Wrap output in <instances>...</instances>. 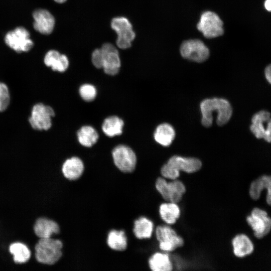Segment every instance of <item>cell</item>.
I'll use <instances>...</instances> for the list:
<instances>
[{"label": "cell", "mask_w": 271, "mask_h": 271, "mask_svg": "<svg viewBox=\"0 0 271 271\" xmlns=\"http://www.w3.org/2000/svg\"><path fill=\"white\" fill-rule=\"evenodd\" d=\"M200 107L202 113V124L205 127L212 125L213 112L217 113L216 122L219 125L226 124L230 119L232 113L230 103L223 98L205 99L201 102Z\"/></svg>", "instance_id": "6da1fadb"}, {"label": "cell", "mask_w": 271, "mask_h": 271, "mask_svg": "<svg viewBox=\"0 0 271 271\" xmlns=\"http://www.w3.org/2000/svg\"><path fill=\"white\" fill-rule=\"evenodd\" d=\"M63 243L59 239L40 238L35 246L36 258L40 263L52 265L62 255Z\"/></svg>", "instance_id": "7a4b0ae2"}, {"label": "cell", "mask_w": 271, "mask_h": 271, "mask_svg": "<svg viewBox=\"0 0 271 271\" xmlns=\"http://www.w3.org/2000/svg\"><path fill=\"white\" fill-rule=\"evenodd\" d=\"M197 28L205 37L209 39L219 37L224 33L222 21L212 11H205L201 14Z\"/></svg>", "instance_id": "3957f363"}, {"label": "cell", "mask_w": 271, "mask_h": 271, "mask_svg": "<svg viewBox=\"0 0 271 271\" xmlns=\"http://www.w3.org/2000/svg\"><path fill=\"white\" fill-rule=\"evenodd\" d=\"M111 27L117 35L116 42L117 47L121 49L129 48L136 34L129 20L123 17L114 18L111 22Z\"/></svg>", "instance_id": "277c9868"}, {"label": "cell", "mask_w": 271, "mask_h": 271, "mask_svg": "<svg viewBox=\"0 0 271 271\" xmlns=\"http://www.w3.org/2000/svg\"><path fill=\"white\" fill-rule=\"evenodd\" d=\"M180 52L184 58L199 63L206 60L210 54L205 44L196 39L184 41L181 45Z\"/></svg>", "instance_id": "5b68a950"}, {"label": "cell", "mask_w": 271, "mask_h": 271, "mask_svg": "<svg viewBox=\"0 0 271 271\" xmlns=\"http://www.w3.org/2000/svg\"><path fill=\"white\" fill-rule=\"evenodd\" d=\"M112 155L116 167L124 173L134 171L137 164V157L133 151L128 146L119 145L112 150Z\"/></svg>", "instance_id": "8992f818"}, {"label": "cell", "mask_w": 271, "mask_h": 271, "mask_svg": "<svg viewBox=\"0 0 271 271\" xmlns=\"http://www.w3.org/2000/svg\"><path fill=\"white\" fill-rule=\"evenodd\" d=\"M54 115V111L51 106L39 103L33 106L29 121L35 129L48 130L52 126V118Z\"/></svg>", "instance_id": "52a82bcc"}, {"label": "cell", "mask_w": 271, "mask_h": 271, "mask_svg": "<svg viewBox=\"0 0 271 271\" xmlns=\"http://www.w3.org/2000/svg\"><path fill=\"white\" fill-rule=\"evenodd\" d=\"M5 41L9 47L18 53L27 52L33 46L29 32L22 27L9 32L5 36Z\"/></svg>", "instance_id": "ba28073f"}, {"label": "cell", "mask_w": 271, "mask_h": 271, "mask_svg": "<svg viewBox=\"0 0 271 271\" xmlns=\"http://www.w3.org/2000/svg\"><path fill=\"white\" fill-rule=\"evenodd\" d=\"M246 221L254 232V236L261 238L266 235L271 230V218L267 212L258 208H254Z\"/></svg>", "instance_id": "9c48e42d"}, {"label": "cell", "mask_w": 271, "mask_h": 271, "mask_svg": "<svg viewBox=\"0 0 271 271\" xmlns=\"http://www.w3.org/2000/svg\"><path fill=\"white\" fill-rule=\"evenodd\" d=\"M250 129L257 139L271 143V114L264 110L255 113L251 118Z\"/></svg>", "instance_id": "30bf717a"}, {"label": "cell", "mask_w": 271, "mask_h": 271, "mask_svg": "<svg viewBox=\"0 0 271 271\" xmlns=\"http://www.w3.org/2000/svg\"><path fill=\"white\" fill-rule=\"evenodd\" d=\"M160 248L165 251H172L184 244L183 239L171 227L160 225L156 230Z\"/></svg>", "instance_id": "8fae6325"}, {"label": "cell", "mask_w": 271, "mask_h": 271, "mask_svg": "<svg viewBox=\"0 0 271 271\" xmlns=\"http://www.w3.org/2000/svg\"><path fill=\"white\" fill-rule=\"evenodd\" d=\"M103 56L102 68L104 72L110 75L117 74L121 66L119 53L112 44L106 43L100 48Z\"/></svg>", "instance_id": "7c38bea8"}, {"label": "cell", "mask_w": 271, "mask_h": 271, "mask_svg": "<svg viewBox=\"0 0 271 271\" xmlns=\"http://www.w3.org/2000/svg\"><path fill=\"white\" fill-rule=\"evenodd\" d=\"M34 29L41 34L49 35L51 34L55 26V19L47 10L37 9L33 14Z\"/></svg>", "instance_id": "4fadbf2b"}, {"label": "cell", "mask_w": 271, "mask_h": 271, "mask_svg": "<svg viewBox=\"0 0 271 271\" xmlns=\"http://www.w3.org/2000/svg\"><path fill=\"white\" fill-rule=\"evenodd\" d=\"M176 170L187 173L197 172L201 168L202 163L195 158H186L179 156L171 157L167 163Z\"/></svg>", "instance_id": "5bb4252c"}, {"label": "cell", "mask_w": 271, "mask_h": 271, "mask_svg": "<svg viewBox=\"0 0 271 271\" xmlns=\"http://www.w3.org/2000/svg\"><path fill=\"white\" fill-rule=\"evenodd\" d=\"M34 230L40 238H50L53 234H58L60 228L57 223L46 218H40L37 220Z\"/></svg>", "instance_id": "9a60e30c"}, {"label": "cell", "mask_w": 271, "mask_h": 271, "mask_svg": "<svg viewBox=\"0 0 271 271\" xmlns=\"http://www.w3.org/2000/svg\"><path fill=\"white\" fill-rule=\"evenodd\" d=\"M44 63L48 67H51L54 71L63 72L69 66V60L64 54H60L55 50L49 51L44 57Z\"/></svg>", "instance_id": "2e32d148"}, {"label": "cell", "mask_w": 271, "mask_h": 271, "mask_svg": "<svg viewBox=\"0 0 271 271\" xmlns=\"http://www.w3.org/2000/svg\"><path fill=\"white\" fill-rule=\"evenodd\" d=\"M84 167L82 160L73 157L67 159L62 165V171L66 178L70 180H76L82 174Z\"/></svg>", "instance_id": "e0dca14e"}, {"label": "cell", "mask_w": 271, "mask_h": 271, "mask_svg": "<svg viewBox=\"0 0 271 271\" xmlns=\"http://www.w3.org/2000/svg\"><path fill=\"white\" fill-rule=\"evenodd\" d=\"M233 252L235 256L243 257L251 254L254 249L253 243L245 234L236 235L232 239Z\"/></svg>", "instance_id": "ac0fdd59"}, {"label": "cell", "mask_w": 271, "mask_h": 271, "mask_svg": "<svg viewBox=\"0 0 271 271\" xmlns=\"http://www.w3.org/2000/svg\"><path fill=\"white\" fill-rule=\"evenodd\" d=\"M155 141L164 147L170 146L174 140L175 131L172 125L167 123L160 124L154 132Z\"/></svg>", "instance_id": "d6986e66"}, {"label": "cell", "mask_w": 271, "mask_h": 271, "mask_svg": "<svg viewBox=\"0 0 271 271\" xmlns=\"http://www.w3.org/2000/svg\"><path fill=\"white\" fill-rule=\"evenodd\" d=\"M159 212L162 220L168 224H174L180 216L179 207L171 202L161 204Z\"/></svg>", "instance_id": "ffe728a7"}, {"label": "cell", "mask_w": 271, "mask_h": 271, "mask_svg": "<svg viewBox=\"0 0 271 271\" xmlns=\"http://www.w3.org/2000/svg\"><path fill=\"white\" fill-rule=\"evenodd\" d=\"M124 122L119 117L113 115L106 118L102 124L103 132L108 137H113L122 132Z\"/></svg>", "instance_id": "44dd1931"}, {"label": "cell", "mask_w": 271, "mask_h": 271, "mask_svg": "<svg viewBox=\"0 0 271 271\" xmlns=\"http://www.w3.org/2000/svg\"><path fill=\"white\" fill-rule=\"evenodd\" d=\"M150 268L153 271H170L173 264L167 254L156 252L149 260Z\"/></svg>", "instance_id": "7402d4cb"}, {"label": "cell", "mask_w": 271, "mask_h": 271, "mask_svg": "<svg viewBox=\"0 0 271 271\" xmlns=\"http://www.w3.org/2000/svg\"><path fill=\"white\" fill-rule=\"evenodd\" d=\"M79 143L83 146L91 147L98 139V133L92 127L89 125L82 126L77 132Z\"/></svg>", "instance_id": "603a6c76"}, {"label": "cell", "mask_w": 271, "mask_h": 271, "mask_svg": "<svg viewBox=\"0 0 271 271\" xmlns=\"http://www.w3.org/2000/svg\"><path fill=\"white\" fill-rule=\"evenodd\" d=\"M154 225L149 219L141 217L134 222L133 233L139 239L149 238L152 236Z\"/></svg>", "instance_id": "cb8c5ba5"}, {"label": "cell", "mask_w": 271, "mask_h": 271, "mask_svg": "<svg viewBox=\"0 0 271 271\" xmlns=\"http://www.w3.org/2000/svg\"><path fill=\"white\" fill-rule=\"evenodd\" d=\"M107 243L111 249L122 251L127 247V238L123 230H112L108 235Z\"/></svg>", "instance_id": "d4e9b609"}, {"label": "cell", "mask_w": 271, "mask_h": 271, "mask_svg": "<svg viewBox=\"0 0 271 271\" xmlns=\"http://www.w3.org/2000/svg\"><path fill=\"white\" fill-rule=\"evenodd\" d=\"M9 250L13 255V259L16 263H24L27 262L31 256V252L28 247L24 244L16 242L12 244Z\"/></svg>", "instance_id": "484cf974"}, {"label": "cell", "mask_w": 271, "mask_h": 271, "mask_svg": "<svg viewBox=\"0 0 271 271\" xmlns=\"http://www.w3.org/2000/svg\"><path fill=\"white\" fill-rule=\"evenodd\" d=\"M185 191V185L180 181L175 179L168 182V201L176 203L179 202Z\"/></svg>", "instance_id": "4316f807"}, {"label": "cell", "mask_w": 271, "mask_h": 271, "mask_svg": "<svg viewBox=\"0 0 271 271\" xmlns=\"http://www.w3.org/2000/svg\"><path fill=\"white\" fill-rule=\"evenodd\" d=\"M79 92L81 97L87 102L93 100L97 94L96 88L90 84L82 85L79 88Z\"/></svg>", "instance_id": "83f0119b"}, {"label": "cell", "mask_w": 271, "mask_h": 271, "mask_svg": "<svg viewBox=\"0 0 271 271\" xmlns=\"http://www.w3.org/2000/svg\"><path fill=\"white\" fill-rule=\"evenodd\" d=\"M256 181L261 192L264 189L267 190L266 201L268 205H271V176H261L256 179Z\"/></svg>", "instance_id": "f1b7e54d"}, {"label": "cell", "mask_w": 271, "mask_h": 271, "mask_svg": "<svg viewBox=\"0 0 271 271\" xmlns=\"http://www.w3.org/2000/svg\"><path fill=\"white\" fill-rule=\"evenodd\" d=\"M10 102V96L7 86L0 82V112L5 110Z\"/></svg>", "instance_id": "f546056e"}, {"label": "cell", "mask_w": 271, "mask_h": 271, "mask_svg": "<svg viewBox=\"0 0 271 271\" xmlns=\"http://www.w3.org/2000/svg\"><path fill=\"white\" fill-rule=\"evenodd\" d=\"M161 173L164 178L173 180L177 179L180 176V172L167 163L163 166L161 170Z\"/></svg>", "instance_id": "4dcf8cb0"}, {"label": "cell", "mask_w": 271, "mask_h": 271, "mask_svg": "<svg viewBox=\"0 0 271 271\" xmlns=\"http://www.w3.org/2000/svg\"><path fill=\"white\" fill-rule=\"evenodd\" d=\"M168 182L164 178H158L156 182V188L165 200L168 201Z\"/></svg>", "instance_id": "1f68e13d"}, {"label": "cell", "mask_w": 271, "mask_h": 271, "mask_svg": "<svg viewBox=\"0 0 271 271\" xmlns=\"http://www.w3.org/2000/svg\"><path fill=\"white\" fill-rule=\"evenodd\" d=\"M91 60L93 65L97 68H102L103 56L101 49H96L92 53Z\"/></svg>", "instance_id": "d6a6232c"}, {"label": "cell", "mask_w": 271, "mask_h": 271, "mask_svg": "<svg viewBox=\"0 0 271 271\" xmlns=\"http://www.w3.org/2000/svg\"><path fill=\"white\" fill-rule=\"evenodd\" d=\"M264 74L266 79L271 84V64L267 65L265 68Z\"/></svg>", "instance_id": "836d02e7"}, {"label": "cell", "mask_w": 271, "mask_h": 271, "mask_svg": "<svg viewBox=\"0 0 271 271\" xmlns=\"http://www.w3.org/2000/svg\"><path fill=\"white\" fill-rule=\"evenodd\" d=\"M264 9L269 12H271V0H265L264 2Z\"/></svg>", "instance_id": "e575fe53"}, {"label": "cell", "mask_w": 271, "mask_h": 271, "mask_svg": "<svg viewBox=\"0 0 271 271\" xmlns=\"http://www.w3.org/2000/svg\"><path fill=\"white\" fill-rule=\"evenodd\" d=\"M55 2L62 4L65 3L67 0H54Z\"/></svg>", "instance_id": "d590c367"}]
</instances>
